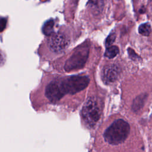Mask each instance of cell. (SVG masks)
<instances>
[{"instance_id":"1","label":"cell","mask_w":152,"mask_h":152,"mask_svg":"<svg viewBox=\"0 0 152 152\" xmlns=\"http://www.w3.org/2000/svg\"><path fill=\"white\" fill-rule=\"evenodd\" d=\"M129 131L130 126L128 122L123 119H117L106 129L104 138L108 143L117 145L126 140Z\"/></svg>"},{"instance_id":"2","label":"cell","mask_w":152,"mask_h":152,"mask_svg":"<svg viewBox=\"0 0 152 152\" xmlns=\"http://www.w3.org/2000/svg\"><path fill=\"white\" fill-rule=\"evenodd\" d=\"M89 81V78L86 76L74 75L63 79L59 81V84L64 94H73L86 88Z\"/></svg>"},{"instance_id":"3","label":"cell","mask_w":152,"mask_h":152,"mask_svg":"<svg viewBox=\"0 0 152 152\" xmlns=\"http://www.w3.org/2000/svg\"><path fill=\"white\" fill-rule=\"evenodd\" d=\"M88 48L87 46H81L78 48L66 61L64 68L66 71H71L82 68L87 59Z\"/></svg>"},{"instance_id":"4","label":"cell","mask_w":152,"mask_h":152,"mask_svg":"<svg viewBox=\"0 0 152 152\" xmlns=\"http://www.w3.org/2000/svg\"><path fill=\"white\" fill-rule=\"evenodd\" d=\"M84 119L90 125L96 123L100 117V110L94 99H90L84 104L82 109Z\"/></svg>"},{"instance_id":"5","label":"cell","mask_w":152,"mask_h":152,"mask_svg":"<svg viewBox=\"0 0 152 152\" xmlns=\"http://www.w3.org/2000/svg\"><path fill=\"white\" fill-rule=\"evenodd\" d=\"M49 49L55 53H61L65 50L69 45L68 39L64 34L56 33L51 34L48 39Z\"/></svg>"},{"instance_id":"6","label":"cell","mask_w":152,"mask_h":152,"mask_svg":"<svg viewBox=\"0 0 152 152\" xmlns=\"http://www.w3.org/2000/svg\"><path fill=\"white\" fill-rule=\"evenodd\" d=\"M45 94L47 98L51 102H55L60 100L64 95L59 82L53 81L49 84L45 90Z\"/></svg>"},{"instance_id":"7","label":"cell","mask_w":152,"mask_h":152,"mask_svg":"<svg viewBox=\"0 0 152 152\" xmlns=\"http://www.w3.org/2000/svg\"><path fill=\"white\" fill-rule=\"evenodd\" d=\"M118 73V68L115 65H107L103 70L102 78L106 83H113L116 80Z\"/></svg>"},{"instance_id":"8","label":"cell","mask_w":152,"mask_h":152,"mask_svg":"<svg viewBox=\"0 0 152 152\" xmlns=\"http://www.w3.org/2000/svg\"><path fill=\"white\" fill-rule=\"evenodd\" d=\"M88 5L93 12L98 14L102 10L104 3L103 0H89Z\"/></svg>"},{"instance_id":"9","label":"cell","mask_w":152,"mask_h":152,"mask_svg":"<svg viewBox=\"0 0 152 152\" xmlns=\"http://www.w3.org/2000/svg\"><path fill=\"white\" fill-rule=\"evenodd\" d=\"M54 21L53 20H49L47 21L42 27L43 33L46 36H50L52 34L53 31Z\"/></svg>"},{"instance_id":"10","label":"cell","mask_w":152,"mask_h":152,"mask_svg":"<svg viewBox=\"0 0 152 152\" xmlns=\"http://www.w3.org/2000/svg\"><path fill=\"white\" fill-rule=\"evenodd\" d=\"M145 100V96L141 95L137 97L134 101L132 104V110L135 112H137L141 109Z\"/></svg>"},{"instance_id":"11","label":"cell","mask_w":152,"mask_h":152,"mask_svg":"<svg viewBox=\"0 0 152 152\" xmlns=\"http://www.w3.org/2000/svg\"><path fill=\"white\" fill-rule=\"evenodd\" d=\"M119 53V48L116 46H110L106 48L104 53L106 57L112 59L115 58Z\"/></svg>"},{"instance_id":"12","label":"cell","mask_w":152,"mask_h":152,"mask_svg":"<svg viewBox=\"0 0 152 152\" xmlns=\"http://www.w3.org/2000/svg\"><path fill=\"white\" fill-rule=\"evenodd\" d=\"M151 31V28L150 25V24L146 23L141 24L139 26L138 28V32L140 34L144 36H148Z\"/></svg>"},{"instance_id":"13","label":"cell","mask_w":152,"mask_h":152,"mask_svg":"<svg viewBox=\"0 0 152 152\" xmlns=\"http://www.w3.org/2000/svg\"><path fill=\"white\" fill-rule=\"evenodd\" d=\"M115 39H116V34L115 33L110 34L107 37V39H106V42H105L106 46L107 47L110 46L114 42Z\"/></svg>"},{"instance_id":"14","label":"cell","mask_w":152,"mask_h":152,"mask_svg":"<svg viewBox=\"0 0 152 152\" xmlns=\"http://www.w3.org/2000/svg\"><path fill=\"white\" fill-rule=\"evenodd\" d=\"M6 24H7V20L5 18H1L0 19V32L2 31L5 27H6Z\"/></svg>"},{"instance_id":"15","label":"cell","mask_w":152,"mask_h":152,"mask_svg":"<svg viewBox=\"0 0 152 152\" xmlns=\"http://www.w3.org/2000/svg\"><path fill=\"white\" fill-rule=\"evenodd\" d=\"M1 61V54H0V61Z\"/></svg>"}]
</instances>
